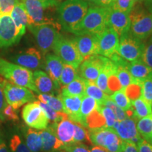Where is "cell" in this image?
Instances as JSON below:
<instances>
[{
    "mask_svg": "<svg viewBox=\"0 0 152 152\" xmlns=\"http://www.w3.org/2000/svg\"><path fill=\"white\" fill-rule=\"evenodd\" d=\"M88 4L84 0H65L57 6L58 21L66 31L74 34L86 15Z\"/></svg>",
    "mask_w": 152,
    "mask_h": 152,
    "instance_id": "6da1fadb",
    "label": "cell"
},
{
    "mask_svg": "<svg viewBox=\"0 0 152 152\" xmlns=\"http://www.w3.org/2000/svg\"><path fill=\"white\" fill-rule=\"evenodd\" d=\"M130 33L142 41L152 35V14L144 7L142 1L134 3L129 14Z\"/></svg>",
    "mask_w": 152,
    "mask_h": 152,
    "instance_id": "7a4b0ae2",
    "label": "cell"
},
{
    "mask_svg": "<svg viewBox=\"0 0 152 152\" xmlns=\"http://www.w3.org/2000/svg\"><path fill=\"white\" fill-rule=\"evenodd\" d=\"M0 76L13 84L39 93L33 83V73L28 68L0 58Z\"/></svg>",
    "mask_w": 152,
    "mask_h": 152,
    "instance_id": "3957f363",
    "label": "cell"
},
{
    "mask_svg": "<svg viewBox=\"0 0 152 152\" xmlns=\"http://www.w3.org/2000/svg\"><path fill=\"white\" fill-rule=\"evenodd\" d=\"M109 7L91 6L86 15L75 30V35L90 33L98 35L108 27Z\"/></svg>",
    "mask_w": 152,
    "mask_h": 152,
    "instance_id": "277c9868",
    "label": "cell"
},
{
    "mask_svg": "<svg viewBox=\"0 0 152 152\" xmlns=\"http://www.w3.org/2000/svg\"><path fill=\"white\" fill-rule=\"evenodd\" d=\"M23 4L28 17V25H60L47 15V11L57 7L60 2L54 0H19Z\"/></svg>",
    "mask_w": 152,
    "mask_h": 152,
    "instance_id": "5b68a950",
    "label": "cell"
},
{
    "mask_svg": "<svg viewBox=\"0 0 152 152\" xmlns=\"http://www.w3.org/2000/svg\"><path fill=\"white\" fill-rule=\"evenodd\" d=\"M28 29L34 37L39 50L44 56L52 50L55 42L60 36V25H28Z\"/></svg>",
    "mask_w": 152,
    "mask_h": 152,
    "instance_id": "8992f818",
    "label": "cell"
},
{
    "mask_svg": "<svg viewBox=\"0 0 152 152\" xmlns=\"http://www.w3.org/2000/svg\"><path fill=\"white\" fill-rule=\"evenodd\" d=\"M89 137L93 145L103 147L109 152H121L124 141L118 135L113 128H103L91 129Z\"/></svg>",
    "mask_w": 152,
    "mask_h": 152,
    "instance_id": "52a82bcc",
    "label": "cell"
},
{
    "mask_svg": "<svg viewBox=\"0 0 152 152\" xmlns=\"http://www.w3.org/2000/svg\"><path fill=\"white\" fill-rule=\"evenodd\" d=\"M0 86L3 90L7 103L15 110L35 99V96L30 89L13 84L4 78H0Z\"/></svg>",
    "mask_w": 152,
    "mask_h": 152,
    "instance_id": "ba28073f",
    "label": "cell"
},
{
    "mask_svg": "<svg viewBox=\"0 0 152 152\" xmlns=\"http://www.w3.org/2000/svg\"><path fill=\"white\" fill-rule=\"evenodd\" d=\"M52 50L64 64L71 65L76 69L83 61L73 40L64 37L61 34L55 42Z\"/></svg>",
    "mask_w": 152,
    "mask_h": 152,
    "instance_id": "9c48e42d",
    "label": "cell"
},
{
    "mask_svg": "<svg viewBox=\"0 0 152 152\" xmlns=\"http://www.w3.org/2000/svg\"><path fill=\"white\" fill-rule=\"evenodd\" d=\"M145 42L134 37L130 33L120 36L118 52L127 61H134L141 58Z\"/></svg>",
    "mask_w": 152,
    "mask_h": 152,
    "instance_id": "30bf717a",
    "label": "cell"
},
{
    "mask_svg": "<svg viewBox=\"0 0 152 152\" xmlns=\"http://www.w3.org/2000/svg\"><path fill=\"white\" fill-rule=\"evenodd\" d=\"M21 114L25 123L30 128L42 130L48 127L49 119L38 101H33L26 104L22 110Z\"/></svg>",
    "mask_w": 152,
    "mask_h": 152,
    "instance_id": "8fae6325",
    "label": "cell"
},
{
    "mask_svg": "<svg viewBox=\"0 0 152 152\" xmlns=\"http://www.w3.org/2000/svg\"><path fill=\"white\" fill-rule=\"evenodd\" d=\"M109 58L99 54H94L85 58L79 66L80 77L89 82H96L100 72Z\"/></svg>",
    "mask_w": 152,
    "mask_h": 152,
    "instance_id": "7c38bea8",
    "label": "cell"
},
{
    "mask_svg": "<svg viewBox=\"0 0 152 152\" xmlns=\"http://www.w3.org/2000/svg\"><path fill=\"white\" fill-rule=\"evenodd\" d=\"M9 59L11 62L30 70L45 68V61H43L41 52L34 47L20 51L11 56Z\"/></svg>",
    "mask_w": 152,
    "mask_h": 152,
    "instance_id": "4fadbf2b",
    "label": "cell"
},
{
    "mask_svg": "<svg viewBox=\"0 0 152 152\" xmlns=\"http://www.w3.org/2000/svg\"><path fill=\"white\" fill-rule=\"evenodd\" d=\"M18 29L10 15H2L0 18V50L10 47L20 39Z\"/></svg>",
    "mask_w": 152,
    "mask_h": 152,
    "instance_id": "5bb4252c",
    "label": "cell"
},
{
    "mask_svg": "<svg viewBox=\"0 0 152 152\" xmlns=\"http://www.w3.org/2000/svg\"><path fill=\"white\" fill-rule=\"evenodd\" d=\"M98 53L97 54L110 58L118 52L119 46V35L115 30L108 26L102 33L97 35Z\"/></svg>",
    "mask_w": 152,
    "mask_h": 152,
    "instance_id": "9a60e30c",
    "label": "cell"
},
{
    "mask_svg": "<svg viewBox=\"0 0 152 152\" xmlns=\"http://www.w3.org/2000/svg\"><path fill=\"white\" fill-rule=\"evenodd\" d=\"M113 129L124 142H132L137 144L142 137L137 128L136 120L128 117L122 121H117Z\"/></svg>",
    "mask_w": 152,
    "mask_h": 152,
    "instance_id": "2e32d148",
    "label": "cell"
},
{
    "mask_svg": "<svg viewBox=\"0 0 152 152\" xmlns=\"http://www.w3.org/2000/svg\"><path fill=\"white\" fill-rule=\"evenodd\" d=\"M72 40L75 44L83 60L88 56L98 53L97 35L90 33H83L76 35Z\"/></svg>",
    "mask_w": 152,
    "mask_h": 152,
    "instance_id": "e0dca14e",
    "label": "cell"
},
{
    "mask_svg": "<svg viewBox=\"0 0 152 152\" xmlns=\"http://www.w3.org/2000/svg\"><path fill=\"white\" fill-rule=\"evenodd\" d=\"M107 24L108 26L115 30L119 36L128 33L130 28L129 14L109 7Z\"/></svg>",
    "mask_w": 152,
    "mask_h": 152,
    "instance_id": "ac0fdd59",
    "label": "cell"
},
{
    "mask_svg": "<svg viewBox=\"0 0 152 152\" xmlns=\"http://www.w3.org/2000/svg\"><path fill=\"white\" fill-rule=\"evenodd\" d=\"M51 126L54 129L55 134L62 143L66 145L74 143L73 135L75 128L74 123L71 119L65 118L56 123H52Z\"/></svg>",
    "mask_w": 152,
    "mask_h": 152,
    "instance_id": "d6986e66",
    "label": "cell"
},
{
    "mask_svg": "<svg viewBox=\"0 0 152 152\" xmlns=\"http://www.w3.org/2000/svg\"><path fill=\"white\" fill-rule=\"evenodd\" d=\"M59 97L62 101L64 113L68 115L73 122L80 123V110L83 96H71L60 94Z\"/></svg>",
    "mask_w": 152,
    "mask_h": 152,
    "instance_id": "ffe728a7",
    "label": "cell"
},
{
    "mask_svg": "<svg viewBox=\"0 0 152 152\" xmlns=\"http://www.w3.org/2000/svg\"><path fill=\"white\" fill-rule=\"evenodd\" d=\"M39 133L42 142V152H57L65 147V144L58 140L51 125L39 131Z\"/></svg>",
    "mask_w": 152,
    "mask_h": 152,
    "instance_id": "44dd1931",
    "label": "cell"
},
{
    "mask_svg": "<svg viewBox=\"0 0 152 152\" xmlns=\"http://www.w3.org/2000/svg\"><path fill=\"white\" fill-rule=\"evenodd\" d=\"M64 64L59 57L55 54L49 52L45 55V68L47 73L58 86H60L59 79Z\"/></svg>",
    "mask_w": 152,
    "mask_h": 152,
    "instance_id": "7402d4cb",
    "label": "cell"
},
{
    "mask_svg": "<svg viewBox=\"0 0 152 152\" xmlns=\"http://www.w3.org/2000/svg\"><path fill=\"white\" fill-rule=\"evenodd\" d=\"M33 83L39 93L52 94L59 88L48 74L42 71H36L33 73Z\"/></svg>",
    "mask_w": 152,
    "mask_h": 152,
    "instance_id": "603a6c76",
    "label": "cell"
},
{
    "mask_svg": "<svg viewBox=\"0 0 152 152\" xmlns=\"http://www.w3.org/2000/svg\"><path fill=\"white\" fill-rule=\"evenodd\" d=\"M127 68L132 77L137 81L142 82L152 78V68L146 65L141 59L128 62Z\"/></svg>",
    "mask_w": 152,
    "mask_h": 152,
    "instance_id": "cb8c5ba5",
    "label": "cell"
},
{
    "mask_svg": "<svg viewBox=\"0 0 152 152\" xmlns=\"http://www.w3.org/2000/svg\"><path fill=\"white\" fill-rule=\"evenodd\" d=\"M10 16L18 29L19 35L22 37L26 33V28L28 27V17L23 5L20 1L14 7Z\"/></svg>",
    "mask_w": 152,
    "mask_h": 152,
    "instance_id": "d4e9b609",
    "label": "cell"
},
{
    "mask_svg": "<svg viewBox=\"0 0 152 152\" xmlns=\"http://www.w3.org/2000/svg\"><path fill=\"white\" fill-rule=\"evenodd\" d=\"M23 135L25 143L26 144L32 152H42V142L39 131H36L35 129L30 127H26L23 129Z\"/></svg>",
    "mask_w": 152,
    "mask_h": 152,
    "instance_id": "484cf974",
    "label": "cell"
},
{
    "mask_svg": "<svg viewBox=\"0 0 152 152\" xmlns=\"http://www.w3.org/2000/svg\"><path fill=\"white\" fill-rule=\"evenodd\" d=\"M85 86L86 80L78 75L69 84L62 87L61 94L83 96L85 95Z\"/></svg>",
    "mask_w": 152,
    "mask_h": 152,
    "instance_id": "4316f807",
    "label": "cell"
},
{
    "mask_svg": "<svg viewBox=\"0 0 152 152\" xmlns=\"http://www.w3.org/2000/svg\"><path fill=\"white\" fill-rule=\"evenodd\" d=\"M131 102H132L133 118L135 120L140 119L149 116L152 114L151 105L146 102L142 97L137 99Z\"/></svg>",
    "mask_w": 152,
    "mask_h": 152,
    "instance_id": "83f0119b",
    "label": "cell"
},
{
    "mask_svg": "<svg viewBox=\"0 0 152 152\" xmlns=\"http://www.w3.org/2000/svg\"><path fill=\"white\" fill-rule=\"evenodd\" d=\"M99 104L94 99L90 96L84 95L82 98V103L80 110V123L85 126L86 118L93 111L99 108Z\"/></svg>",
    "mask_w": 152,
    "mask_h": 152,
    "instance_id": "f1b7e54d",
    "label": "cell"
},
{
    "mask_svg": "<svg viewBox=\"0 0 152 152\" xmlns=\"http://www.w3.org/2000/svg\"><path fill=\"white\" fill-rule=\"evenodd\" d=\"M109 96L110 99L114 102V103L118 106L121 109L126 112L128 117H132L133 113L132 109V102L127 96L124 89H121L117 92H115Z\"/></svg>",
    "mask_w": 152,
    "mask_h": 152,
    "instance_id": "f546056e",
    "label": "cell"
},
{
    "mask_svg": "<svg viewBox=\"0 0 152 152\" xmlns=\"http://www.w3.org/2000/svg\"><path fill=\"white\" fill-rule=\"evenodd\" d=\"M137 128L142 139L152 144V114L138 119Z\"/></svg>",
    "mask_w": 152,
    "mask_h": 152,
    "instance_id": "4dcf8cb0",
    "label": "cell"
},
{
    "mask_svg": "<svg viewBox=\"0 0 152 152\" xmlns=\"http://www.w3.org/2000/svg\"><path fill=\"white\" fill-rule=\"evenodd\" d=\"M85 95L94 99L98 102L99 105H102L104 101L109 97V95L105 94L94 82H89L87 80L86 86H85Z\"/></svg>",
    "mask_w": 152,
    "mask_h": 152,
    "instance_id": "1f68e13d",
    "label": "cell"
},
{
    "mask_svg": "<svg viewBox=\"0 0 152 152\" xmlns=\"http://www.w3.org/2000/svg\"><path fill=\"white\" fill-rule=\"evenodd\" d=\"M8 146L11 152H32L18 132H12L9 137Z\"/></svg>",
    "mask_w": 152,
    "mask_h": 152,
    "instance_id": "d6a6232c",
    "label": "cell"
},
{
    "mask_svg": "<svg viewBox=\"0 0 152 152\" xmlns=\"http://www.w3.org/2000/svg\"><path fill=\"white\" fill-rule=\"evenodd\" d=\"M85 127L89 129H95L106 127V121L103 115L99 111L96 109L86 118L85 122Z\"/></svg>",
    "mask_w": 152,
    "mask_h": 152,
    "instance_id": "836d02e7",
    "label": "cell"
},
{
    "mask_svg": "<svg viewBox=\"0 0 152 152\" xmlns=\"http://www.w3.org/2000/svg\"><path fill=\"white\" fill-rule=\"evenodd\" d=\"M39 102L47 104L51 108L58 112H64V108L62 101L58 96H55L50 94H42L40 93L37 96Z\"/></svg>",
    "mask_w": 152,
    "mask_h": 152,
    "instance_id": "e575fe53",
    "label": "cell"
},
{
    "mask_svg": "<svg viewBox=\"0 0 152 152\" xmlns=\"http://www.w3.org/2000/svg\"><path fill=\"white\" fill-rule=\"evenodd\" d=\"M77 73L75 68L68 64H64L61 74L59 79V84L62 87L66 86L77 77Z\"/></svg>",
    "mask_w": 152,
    "mask_h": 152,
    "instance_id": "d590c367",
    "label": "cell"
},
{
    "mask_svg": "<svg viewBox=\"0 0 152 152\" xmlns=\"http://www.w3.org/2000/svg\"><path fill=\"white\" fill-rule=\"evenodd\" d=\"M38 103L41 106L42 109H43V111H45V113H46V115L48 118L49 122L56 123L59 121H61L63 119L68 118L67 114L64 113V112H58L55 111L49 105H47V104L43 103V102H39V101H38Z\"/></svg>",
    "mask_w": 152,
    "mask_h": 152,
    "instance_id": "8d00e7d4",
    "label": "cell"
},
{
    "mask_svg": "<svg viewBox=\"0 0 152 152\" xmlns=\"http://www.w3.org/2000/svg\"><path fill=\"white\" fill-rule=\"evenodd\" d=\"M73 123L74 128H75L73 135L74 143H83V142L91 143L90 137H89V131L86 130V128L80 123Z\"/></svg>",
    "mask_w": 152,
    "mask_h": 152,
    "instance_id": "74e56055",
    "label": "cell"
},
{
    "mask_svg": "<svg viewBox=\"0 0 152 152\" xmlns=\"http://www.w3.org/2000/svg\"><path fill=\"white\" fill-rule=\"evenodd\" d=\"M127 96L131 102L142 97V82L137 80L124 88Z\"/></svg>",
    "mask_w": 152,
    "mask_h": 152,
    "instance_id": "f35d334b",
    "label": "cell"
},
{
    "mask_svg": "<svg viewBox=\"0 0 152 152\" xmlns=\"http://www.w3.org/2000/svg\"><path fill=\"white\" fill-rule=\"evenodd\" d=\"M98 109L101 112V113L102 114L104 120H105L106 128H113V125H115V122L117 121L116 117H115L113 111L110 108L104 105L99 106Z\"/></svg>",
    "mask_w": 152,
    "mask_h": 152,
    "instance_id": "ab89813d",
    "label": "cell"
},
{
    "mask_svg": "<svg viewBox=\"0 0 152 152\" xmlns=\"http://www.w3.org/2000/svg\"><path fill=\"white\" fill-rule=\"evenodd\" d=\"M102 105H104L110 108V109L113 111L115 117H116L117 121H122V120L128 117V114H127L126 112L123 111V109H121L118 106L116 105V104L114 103V102H113V101L110 99V96L107 99L104 101V103L102 104Z\"/></svg>",
    "mask_w": 152,
    "mask_h": 152,
    "instance_id": "60d3db41",
    "label": "cell"
},
{
    "mask_svg": "<svg viewBox=\"0 0 152 152\" xmlns=\"http://www.w3.org/2000/svg\"><path fill=\"white\" fill-rule=\"evenodd\" d=\"M134 4V1L133 0H115L111 8L130 14Z\"/></svg>",
    "mask_w": 152,
    "mask_h": 152,
    "instance_id": "b9f144b4",
    "label": "cell"
},
{
    "mask_svg": "<svg viewBox=\"0 0 152 152\" xmlns=\"http://www.w3.org/2000/svg\"><path fill=\"white\" fill-rule=\"evenodd\" d=\"M140 59L146 65L152 68V35L144 45V48Z\"/></svg>",
    "mask_w": 152,
    "mask_h": 152,
    "instance_id": "7bdbcfd3",
    "label": "cell"
},
{
    "mask_svg": "<svg viewBox=\"0 0 152 152\" xmlns=\"http://www.w3.org/2000/svg\"><path fill=\"white\" fill-rule=\"evenodd\" d=\"M142 97L151 105L152 103V78L142 82Z\"/></svg>",
    "mask_w": 152,
    "mask_h": 152,
    "instance_id": "ee69618b",
    "label": "cell"
},
{
    "mask_svg": "<svg viewBox=\"0 0 152 152\" xmlns=\"http://www.w3.org/2000/svg\"><path fill=\"white\" fill-rule=\"evenodd\" d=\"M108 89L111 94L123 89L116 75V71H112L109 73V77H108Z\"/></svg>",
    "mask_w": 152,
    "mask_h": 152,
    "instance_id": "f6af8a7d",
    "label": "cell"
},
{
    "mask_svg": "<svg viewBox=\"0 0 152 152\" xmlns=\"http://www.w3.org/2000/svg\"><path fill=\"white\" fill-rule=\"evenodd\" d=\"M19 0H0V15H10Z\"/></svg>",
    "mask_w": 152,
    "mask_h": 152,
    "instance_id": "bcb514c9",
    "label": "cell"
},
{
    "mask_svg": "<svg viewBox=\"0 0 152 152\" xmlns=\"http://www.w3.org/2000/svg\"><path fill=\"white\" fill-rule=\"evenodd\" d=\"M3 115L4 121H12V122H16L18 121V115L16 113V110H15L14 108L9 104H7V105L4 109Z\"/></svg>",
    "mask_w": 152,
    "mask_h": 152,
    "instance_id": "7dc6e473",
    "label": "cell"
},
{
    "mask_svg": "<svg viewBox=\"0 0 152 152\" xmlns=\"http://www.w3.org/2000/svg\"><path fill=\"white\" fill-rule=\"evenodd\" d=\"M63 150L68 152H90V149L83 143H73L66 145Z\"/></svg>",
    "mask_w": 152,
    "mask_h": 152,
    "instance_id": "c3c4849f",
    "label": "cell"
},
{
    "mask_svg": "<svg viewBox=\"0 0 152 152\" xmlns=\"http://www.w3.org/2000/svg\"><path fill=\"white\" fill-rule=\"evenodd\" d=\"M138 152H152V144L142 139L137 143Z\"/></svg>",
    "mask_w": 152,
    "mask_h": 152,
    "instance_id": "681fc988",
    "label": "cell"
},
{
    "mask_svg": "<svg viewBox=\"0 0 152 152\" xmlns=\"http://www.w3.org/2000/svg\"><path fill=\"white\" fill-rule=\"evenodd\" d=\"M7 101L5 99L3 90L2 89H1V86H0V123L5 122L3 115V111L6 105H7Z\"/></svg>",
    "mask_w": 152,
    "mask_h": 152,
    "instance_id": "f907efd6",
    "label": "cell"
},
{
    "mask_svg": "<svg viewBox=\"0 0 152 152\" xmlns=\"http://www.w3.org/2000/svg\"><path fill=\"white\" fill-rule=\"evenodd\" d=\"M121 152H138L137 144L132 142H124Z\"/></svg>",
    "mask_w": 152,
    "mask_h": 152,
    "instance_id": "816d5d0a",
    "label": "cell"
},
{
    "mask_svg": "<svg viewBox=\"0 0 152 152\" xmlns=\"http://www.w3.org/2000/svg\"><path fill=\"white\" fill-rule=\"evenodd\" d=\"M0 152H11L8 144L6 142L4 135L0 130Z\"/></svg>",
    "mask_w": 152,
    "mask_h": 152,
    "instance_id": "f5cc1de1",
    "label": "cell"
},
{
    "mask_svg": "<svg viewBox=\"0 0 152 152\" xmlns=\"http://www.w3.org/2000/svg\"><path fill=\"white\" fill-rule=\"evenodd\" d=\"M115 0H96L94 6L101 7H111Z\"/></svg>",
    "mask_w": 152,
    "mask_h": 152,
    "instance_id": "db71d44e",
    "label": "cell"
},
{
    "mask_svg": "<svg viewBox=\"0 0 152 152\" xmlns=\"http://www.w3.org/2000/svg\"><path fill=\"white\" fill-rule=\"evenodd\" d=\"M142 3L147 11L152 14V0H142Z\"/></svg>",
    "mask_w": 152,
    "mask_h": 152,
    "instance_id": "11a10c76",
    "label": "cell"
},
{
    "mask_svg": "<svg viewBox=\"0 0 152 152\" xmlns=\"http://www.w3.org/2000/svg\"><path fill=\"white\" fill-rule=\"evenodd\" d=\"M90 152H109L103 147H98V146H93L92 147L90 148Z\"/></svg>",
    "mask_w": 152,
    "mask_h": 152,
    "instance_id": "9f6ffc18",
    "label": "cell"
},
{
    "mask_svg": "<svg viewBox=\"0 0 152 152\" xmlns=\"http://www.w3.org/2000/svg\"><path fill=\"white\" fill-rule=\"evenodd\" d=\"M84 1H86L88 4H90L91 6H94L95 1H96V0H84Z\"/></svg>",
    "mask_w": 152,
    "mask_h": 152,
    "instance_id": "6f0895ef",
    "label": "cell"
},
{
    "mask_svg": "<svg viewBox=\"0 0 152 152\" xmlns=\"http://www.w3.org/2000/svg\"><path fill=\"white\" fill-rule=\"evenodd\" d=\"M133 1H134V3H136L138 2V1H142V0H133Z\"/></svg>",
    "mask_w": 152,
    "mask_h": 152,
    "instance_id": "680465c9",
    "label": "cell"
},
{
    "mask_svg": "<svg viewBox=\"0 0 152 152\" xmlns=\"http://www.w3.org/2000/svg\"><path fill=\"white\" fill-rule=\"evenodd\" d=\"M59 152H68V151H65V150H61V151H58Z\"/></svg>",
    "mask_w": 152,
    "mask_h": 152,
    "instance_id": "91938a15",
    "label": "cell"
},
{
    "mask_svg": "<svg viewBox=\"0 0 152 152\" xmlns=\"http://www.w3.org/2000/svg\"><path fill=\"white\" fill-rule=\"evenodd\" d=\"M54 1H58V2H61V0H54Z\"/></svg>",
    "mask_w": 152,
    "mask_h": 152,
    "instance_id": "94428289",
    "label": "cell"
},
{
    "mask_svg": "<svg viewBox=\"0 0 152 152\" xmlns=\"http://www.w3.org/2000/svg\"><path fill=\"white\" fill-rule=\"evenodd\" d=\"M41 1H48V0H41Z\"/></svg>",
    "mask_w": 152,
    "mask_h": 152,
    "instance_id": "6125c7cd",
    "label": "cell"
},
{
    "mask_svg": "<svg viewBox=\"0 0 152 152\" xmlns=\"http://www.w3.org/2000/svg\"><path fill=\"white\" fill-rule=\"evenodd\" d=\"M151 109H152V103H151Z\"/></svg>",
    "mask_w": 152,
    "mask_h": 152,
    "instance_id": "be15d7a7",
    "label": "cell"
},
{
    "mask_svg": "<svg viewBox=\"0 0 152 152\" xmlns=\"http://www.w3.org/2000/svg\"><path fill=\"white\" fill-rule=\"evenodd\" d=\"M0 18H1V15H0Z\"/></svg>",
    "mask_w": 152,
    "mask_h": 152,
    "instance_id": "e7e4bbea",
    "label": "cell"
},
{
    "mask_svg": "<svg viewBox=\"0 0 152 152\" xmlns=\"http://www.w3.org/2000/svg\"><path fill=\"white\" fill-rule=\"evenodd\" d=\"M57 152H59V151H57Z\"/></svg>",
    "mask_w": 152,
    "mask_h": 152,
    "instance_id": "03108f58",
    "label": "cell"
}]
</instances>
